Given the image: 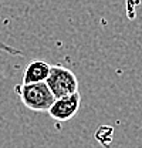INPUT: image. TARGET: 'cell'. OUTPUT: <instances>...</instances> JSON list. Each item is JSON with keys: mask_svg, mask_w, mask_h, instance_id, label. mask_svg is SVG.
Wrapping results in <instances>:
<instances>
[{"mask_svg": "<svg viewBox=\"0 0 142 148\" xmlns=\"http://www.w3.org/2000/svg\"><path fill=\"white\" fill-rule=\"evenodd\" d=\"M16 92L20 95L23 104L33 111H48L55 101L46 83L21 84L16 87Z\"/></svg>", "mask_w": 142, "mask_h": 148, "instance_id": "6da1fadb", "label": "cell"}, {"mask_svg": "<svg viewBox=\"0 0 142 148\" xmlns=\"http://www.w3.org/2000/svg\"><path fill=\"white\" fill-rule=\"evenodd\" d=\"M55 100L78 92V78L70 69L64 66H51L50 75L46 81Z\"/></svg>", "mask_w": 142, "mask_h": 148, "instance_id": "7a4b0ae2", "label": "cell"}, {"mask_svg": "<svg viewBox=\"0 0 142 148\" xmlns=\"http://www.w3.org/2000/svg\"><path fill=\"white\" fill-rule=\"evenodd\" d=\"M80 104H81V95L80 92H75L72 95L55 100L51 108L48 110V114L57 121H68L78 112Z\"/></svg>", "mask_w": 142, "mask_h": 148, "instance_id": "3957f363", "label": "cell"}, {"mask_svg": "<svg viewBox=\"0 0 142 148\" xmlns=\"http://www.w3.org/2000/svg\"><path fill=\"white\" fill-rule=\"evenodd\" d=\"M51 66L43 60H34L27 64L24 75H23V84H38L46 83L50 75Z\"/></svg>", "mask_w": 142, "mask_h": 148, "instance_id": "277c9868", "label": "cell"}]
</instances>
